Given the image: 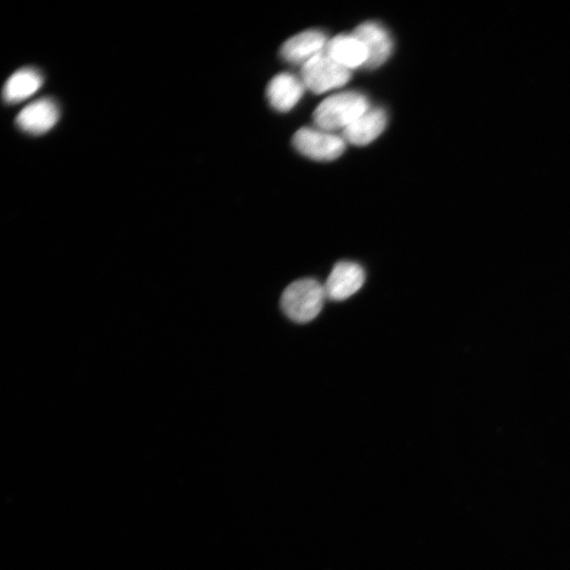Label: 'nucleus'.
I'll return each instance as SVG.
<instances>
[{
	"instance_id": "obj_11",
	"label": "nucleus",
	"mask_w": 570,
	"mask_h": 570,
	"mask_svg": "<svg viewBox=\"0 0 570 570\" xmlns=\"http://www.w3.org/2000/svg\"><path fill=\"white\" fill-rule=\"evenodd\" d=\"M332 59L349 70L365 67L368 52L363 43L352 34L335 36L328 42L326 51Z\"/></svg>"
},
{
	"instance_id": "obj_1",
	"label": "nucleus",
	"mask_w": 570,
	"mask_h": 570,
	"mask_svg": "<svg viewBox=\"0 0 570 570\" xmlns=\"http://www.w3.org/2000/svg\"><path fill=\"white\" fill-rule=\"evenodd\" d=\"M365 94L348 91L331 95L321 102L313 114L317 128L334 132L344 131L370 109Z\"/></svg>"
},
{
	"instance_id": "obj_5",
	"label": "nucleus",
	"mask_w": 570,
	"mask_h": 570,
	"mask_svg": "<svg viewBox=\"0 0 570 570\" xmlns=\"http://www.w3.org/2000/svg\"><path fill=\"white\" fill-rule=\"evenodd\" d=\"M365 281L363 266L352 261L338 262L325 284L327 298L344 301L363 288Z\"/></svg>"
},
{
	"instance_id": "obj_7",
	"label": "nucleus",
	"mask_w": 570,
	"mask_h": 570,
	"mask_svg": "<svg viewBox=\"0 0 570 570\" xmlns=\"http://www.w3.org/2000/svg\"><path fill=\"white\" fill-rule=\"evenodd\" d=\"M328 42L325 33L311 29L291 37L282 45L280 53L283 60L303 66L316 55L325 52Z\"/></svg>"
},
{
	"instance_id": "obj_12",
	"label": "nucleus",
	"mask_w": 570,
	"mask_h": 570,
	"mask_svg": "<svg viewBox=\"0 0 570 570\" xmlns=\"http://www.w3.org/2000/svg\"><path fill=\"white\" fill-rule=\"evenodd\" d=\"M44 79L40 71L23 68L16 71L4 87V99L7 103H19L30 98L43 86Z\"/></svg>"
},
{
	"instance_id": "obj_8",
	"label": "nucleus",
	"mask_w": 570,
	"mask_h": 570,
	"mask_svg": "<svg viewBox=\"0 0 570 570\" xmlns=\"http://www.w3.org/2000/svg\"><path fill=\"white\" fill-rule=\"evenodd\" d=\"M60 120V109L51 99L38 100L28 105L16 118L19 128L30 135H43Z\"/></svg>"
},
{
	"instance_id": "obj_9",
	"label": "nucleus",
	"mask_w": 570,
	"mask_h": 570,
	"mask_svg": "<svg viewBox=\"0 0 570 570\" xmlns=\"http://www.w3.org/2000/svg\"><path fill=\"white\" fill-rule=\"evenodd\" d=\"M387 123V113L383 108H370L342 131V138L352 145L366 146L382 135Z\"/></svg>"
},
{
	"instance_id": "obj_3",
	"label": "nucleus",
	"mask_w": 570,
	"mask_h": 570,
	"mask_svg": "<svg viewBox=\"0 0 570 570\" xmlns=\"http://www.w3.org/2000/svg\"><path fill=\"white\" fill-rule=\"evenodd\" d=\"M351 70L335 62L326 52H322L301 69V80L316 94L345 86L351 80Z\"/></svg>"
},
{
	"instance_id": "obj_2",
	"label": "nucleus",
	"mask_w": 570,
	"mask_h": 570,
	"mask_svg": "<svg viewBox=\"0 0 570 570\" xmlns=\"http://www.w3.org/2000/svg\"><path fill=\"white\" fill-rule=\"evenodd\" d=\"M326 298L325 285L311 278L300 279L283 292L281 308L291 320L307 323L320 314Z\"/></svg>"
},
{
	"instance_id": "obj_6",
	"label": "nucleus",
	"mask_w": 570,
	"mask_h": 570,
	"mask_svg": "<svg viewBox=\"0 0 570 570\" xmlns=\"http://www.w3.org/2000/svg\"><path fill=\"white\" fill-rule=\"evenodd\" d=\"M353 34L364 44L368 52L366 68H378L390 59L393 52V41L384 26L375 22H367L359 25Z\"/></svg>"
},
{
	"instance_id": "obj_10",
	"label": "nucleus",
	"mask_w": 570,
	"mask_h": 570,
	"mask_svg": "<svg viewBox=\"0 0 570 570\" xmlns=\"http://www.w3.org/2000/svg\"><path fill=\"white\" fill-rule=\"evenodd\" d=\"M304 86L301 79L296 78L291 73H280L272 79L266 97L271 106L280 112L292 110L301 100L304 93Z\"/></svg>"
},
{
	"instance_id": "obj_4",
	"label": "nucleus",
	"mask_w": 570,
	"mask_h": 570,
	"mask_svg": "<svg viewBox=\"0 0 570 570\" xmlns=\"http://www.w3.org/2000/svg\"><path fill=\"white\" fill-rule=\"evenodd\" d=\"M344 138L320 128L303 127L293 137V145L301 155L316 161H333L346 150Z\"/></svg>"
}]
</instances>
